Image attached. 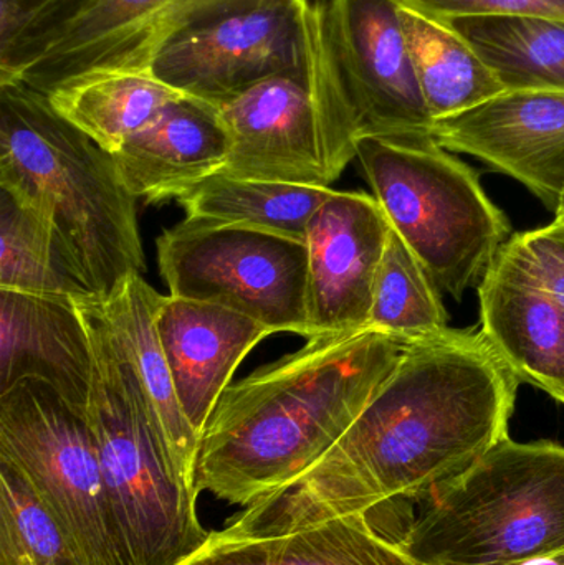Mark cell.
<instances>
[{
  "label": "cell",
  "mask_w": 564,
  "mask_h": 565,
  "mask_svg": "<svg viewBox=\"0 0 564 565\" xmlns=\"http://www.w3.org/2000/svg\"><path fill=\"white\" fill-rule=\"evenodd\" d=\"M520 384L480 328L413 342L340 441L247 508L297 523L430 497L510 437Z\"/></svg>",
  "instance_id": "cell-1"
},
{
  "label": "cell",
  "mask_w": 564,
  "mask_h": 565,
  "mask_svg": "<svg viewBox=\"0 0 564 565\" xmlns=\"http://www.w3.org/2000/svg\"><path fill=\"white\" fill-rule=\"evenodd\" d=\"M416 341L376 329L307 339L228 385L199 441L195 488L247 508L318 463Z\"/></svg>",
  "instance_id": "cell-2"
},
{
  "label": "cell",
  "mask_w": 564,
  "mask_h": 565,
  "mask_svg": "<svg viewBox=\"0 0 564 565\" xmlns=\"http://www.w3.org/2000/svg\"><path fill=\"white\" fill-rule=\"evenodd\" d=\"M0 188L45 218L93 298L145 271L136 199L115 158L22 82L0 85Z\"/></svg>",
  "instance_id": "cell-3"
},
{
  "label": "cell",
  "mask_w": 564,
  "mask_h": 565,
  "mask_svg": "<svg viewBox=\"0 0 564 565\" xmlns=\"http://www.w3.org/2000/svg\"><path fill=\"white\" fill-rule=\"evenodd\" d=\"M92 344L86 420L102 465L113 523L131 565H181L209 533L198 493L172 471L128 359L98 299H75Z\"/></svg>",
  "instance_id": "cell-4"
},
{
  "label": "cell",
  "mask_w": 564,
  "mask_h": 565,
  "mask_svg": "<svg viewBox=\"0 0 564 565\" xmlns=\"http://www.w3.org/2000/svg\"><path fill=\"white\" fill-rule=\"evenodd\" d=\"M426 565H520L564 550V447L503 438L430 494L400 541Z\"/></svg>",
  "instance_id": "cell-5"
},
{
  "label": "cell",
  "mask_w": 564,
  "mask_h": 565,
  "mask_svg": "<svg viewBox=\"0 0 564 565\" xmlns=\"http://www.w3.org/2000/svg\"><path fill=\"white\" fill-rule=\"evenodd\" d=\"M357 158L374 199L440 292L462 299L512 238L476 169L433 136L358 139Z\"/></svg>",
  "instance_id": "cell-6"
},
{
  "label": "cell",
  "mask_w": 564,
  "mask_h": 565,
  "mask_svg": "<svg viewBox=\"0 0 564 565\" xmlns=\"http://www.w3.org/2000/svg\"><path fill=\"white\" fill-rule=\"evenodd\" d=\"M232 148L221 174L331 188L357 158V118L328 35L324 0H313L300 65L221 106Z\"/></svg>",
  "instance_id": "cell-7"
},
{
  "label": "cell",
  "mask_w": 564,
  "mask_h": 565,
  "mask_svg": "<svg viewBox=\"0 0 564 565\" xmlns=\"http://www.w3.org/2000/svg\"><path fill=\"white\" fill-rule=\"evenodd\" d=\"M0 463L30 484L82 565H131L113 523L86 414L25 379L0 394Z\"/></svg>",
  "instance_id": "cell-8"
},
{
  "label": "cell",
  "mask_w": 564,
  "mask_h": 565,
  "mask_svg": "<svg viewBox=\"0 0 564 565\" xmlns=\"http://www.w3.org/2000/svg\"><path fill=\"white\" fill-rule=\"evenodd\" d=\"M169 296L214 302L277 332L311 338L305 238L189 218L156 241Z\"/></svg>",
  "instance_id": "cell-9"
},
{
  "label": "cell",
  "mask_w": 564,
  "mask_h": 565,
  "mask_svg": "<svg viewBox=\"0 0 564 565\" xmlns=\"http://www.w3.org/2000/svg\"><path fill=\"white\" fill-rule=\"evenodd\" d=\"M313 0H258L169 43L152 62L159 82L224 106L300 65Z\"/></svg>",
  "instance_id": "cell-10"
},
{
  "label": "cell",
  "mask_w": 564,
  "mask_h": 565,
  "mask_svg": "<svg viewBox=\"0 0 564 565\" xmlns=\"http://www.w3.org/2000/svg\"><path fill=\"white\" fill-rule=\"evenodd\" d=\"M324 12L360 138L430 135L400 0H324Z\"/></svg>",
  "instance_id": "cell-11"
},
{
  "label": "cell",
  "mask_w": 564,
  "mask_h": 565,
  "mask_svg": "<svg viewBox=\"0 0 564 565\" xmlns=\"http://www.w3.org/2000/svg\"><path fill=\"white\" fill-rule=\"evenodd\" d=\"M258 0H95L20 82L42 93L106 73H149L179 36Z\"/></svg>",
  "instance_id": "cell-12"
},
{
  "label": "cell",
  "mask_w": 564,
  "mask_h": 565,
  "mask_svg": "<svg viewBox=\"0 0 564 565\" xmlns=\"http://www.w3.org/2000/svg\"><path fill=\"white\" fill-rule=\"evenodd\" d=\"M430 136L447 151L487 162L522 182L550 211L564 194V93L507 89L489 102L436 119Z\"/></svg>",
  "instance_id": "cell-13"
},
{
  "label": "cell",
  "mask_w": 564,
  "mask_h": 565,
  "mask_svg": "<svg viewBox=\"0 0 564 565\" xmlns=\"http://www.w3.org/2000/svg\"><path fill=\"white\" fill-rule=\"evenodd\" d=\"M390 232L380 202L364 192L333 191L311 215L305 232L311 338L370 329Z\"/></svg>",
  "instance_id": "cell-14"
},
{
  "label": "cell",
  "mask_w": 564,
  "mask_h": 565,
  "mask_svg": "<svg viewBox=\"0 0 564 565\" xmlns=\"http://www.w3.org/2000/svg\"><path fill=\"white\" fill-rule=\"evenodd\" d=\"M181 565H426L381 536L368 514L284 521L251 508L209 533Z\"/></svg>",
  "instance_id": "cell-15"
},
{
  "label": "cell",
  "mask_w": 564,
  "mask_h": 565,
  "mask_svg": "<svg viewBox=\"0 0 564 565\" xmlns=\"http://www.w3.org/2000/svg\"><path fill=\"white\" fill-rule=\"evenodd\" d=\"M156 329L182 412L199 437L248 352L275 334L242 312L214 302L162 296Z\"/></svg>",
  "instance_id": "cell-16"
},
{
  "label": "cell",
  "mask_w": 564,
  "mask_h": 565,
  "mask_svg": "<svg viewBox=\"0 0 564 565\" xmlns=\"http://www.w3.org/2000/svg\"><path fill=\"white\" fill-rule=\"evenodd\" d=\"M93 354L75 299L0 289V394L25 379L86 414Z\"/></svg>",
  "instance_id": "cell-17"
},
{
  "label": "cell",
  "mask_w": 564,
  "mask_h": 565,
  "mask_svg": "<svg viewBox=\"0 0 564 565\" xmlns=\"http://www.w3.org/2000/svg\"><path fill=\"white\" fill-rule=\"evenodd\" d=\"M232 139L221 109L181 95L113 154L119 178L135 199L181 198L222 171Z\"/></svg>",
  "instance_id": "cell-18"
},
{
  "label": "cell",
  "mask_w": 564,
  "mask_h": 565,
  "mask_svg": "<svg viewBox=\"0 0 564 565\" xmlns=\"http://www.w3.org/2000/svg\"><path fill=\"white\" fill-rule=\"evenodd\" d=\"M477 288L480 331L497 354L564 405V308L500 255Z\"/></svg>",
  "instance_id": "cell-19"
},
{
  "label": "cell",
  "mask_w": 564,
  "mask_h": 565,
  "mask_svg": "<svg viewBox=\"0 0 564 565\" xmlns=\"http://www.w3.org/2000/svg\"><path fill=\"white\" fill-rule=\"evenodd\" d=\"M161 298L162 295L141 275H135L108 299L98 301L113 335L131 365L172 471L185 488L199 494L195 471L201 437L182 412L174 379L159 341L156 311Z\"/></svg>",
  "instance_id": "cell-20"
},
{
  "label": "cell",
  "mask_w": 564,
  "mask_h": 565,
  "mask_svg": "<svg viewBox=\"0 0 564 565\" xmlns=\"http://www.w3.org/2000/svg\"><path fill=\"white\" fill-rule=\"evenodd\" d=\"M401 17L417 82L433 121L476 108L507 92L499 75L449 20L404 3H401Z\"/></svg>",
  "instance_id": "cell-21"
},
{
  "label": "cell",
  "mask_w": 564,
  "mask_h": 565,
  "mask_svg": "<svg viewBox=\"0 0 564 565\" xmlns=\"http://www.w3.org/2000/svg\"><path fill=\"white\" fill-rule=\"evenodd\" d=\"M182 93L151 73H106L46 93L63 119L115 154Z\"/></svg>",
  "instance_id": "cell-22"
},
{
  "label": "cell",
  "mask_w": 564,
  "mask_h": 565,
  "mask_svg": "<svg viewBox=\"0 0 564 565\" xmlns=\"http://www.w3.org/2000/svg\"><path fill=\"white\" fill-rule=\"evenodd\" d=\"M507 89L564 93V20L462 17L449 20Z\"/></svg>",
  "instance_id": "cell-23"
},
{
  "label": "cell",
  "mask_w": 564,
  "mask_h": 565,
  "mask_svg": "<svg viewBox=\"0 0 564 565\" xmlns=\"http://www.w3.org/2000/svg\"><path fill=\"white\" fill-rule=\"evenodd\" d=\"M333 191L217 172L178 198V202L189 218L251 225L305 238L311 215Z\"/></svg>",
  "instance_id": "cell-24"
},
{
  "label": "cell",
  "mask_w": 564,
  "mask_h": 565,
  "mask_svg": "<svg viewBox=\"0 0 564 565\" xmlns=\"http://www.w3.org/2000/svg\"><path fill=\"white\" fill-rule=\"evenodd\" d=\"M0 289L49 298H93L45 218L3 188H0Z\"/></svg>",
  "instance_id": "cell-25"
},
{
  "label": "cell",
  "mask_w": 564,
  "mask_h": 565,
  "mask_svg": "<svg viewBox=\"0 0 564 565\" xmlns=\"http://www.w3.org/2000/svg\"><path fill=\"white\" fill-rule=\"evenodd\" d=\"M437 288L416 255L391 228L374 282L370 329L409 341L449 331V316Z\"/></svg>",
  "instance_id": "cell-26"
},
{
  "label": "cell",
  "mask_w": 564,
  "mask_h": 565,
  "mask_svg": "<svg viewBox=\"0 0 564 565\" xmlns=\"http://www.w3.org/2000/svg\"><path fill=\"white\" fill-rule=\"evenodd\" d=\"M0 565H82L58 523L13 468L0 463Z\"/></svg>",
  "instance_id": "cell-27"
},
{
  "label": "cell",
  "mask_w": 564,
  "mask_h": 565,
  "mask_svg": "<svg viewBox=\"0 0 564 565\" xmlns=\"http://www.w3.org/2000/svg\"><path fill=\"white\" fill-rule=\"evenodd\" d=\"M95 0H0V85L22 79Z\"/></svg>",
  "instance_id": "cell-28"
},
{
  "label": "cell",
  "mask_w": 564,
  "mask_h": 565,
  "mask_svg": "<svg viewBox=\"0 0 564 565\" xmlns=\"http://www.w3.org/2000/svg\"><path fill=\"white\" fill-rule=\"evenodd\" d=\"M499 255L564 308V224L562 222L555 221L545 227L512 235Z\"/></svg>",
  "instance_id": "cell-29"
},
{
  "label": "cell",
  "mask_w": 564,
  "mask_h": 565,
  "mask_svg": "<svg viewBox=\"0 0 564 565\" xmlns=\"http://www.w3.org/2000/svg\"><path fill=\"white\" fill-rule=\"evenodd\" d=\"M437 19L550 17L564 20V0H400Z\"/></svg>",
  "instance_id": "cell-30"
},
{
  "label": "cell",
  "mask_w": 564,
  "mask_h": 565,
  "mask_svg": "<svg viewBox=\"0 0 564 565\" xmlns=\"http://www.w3.org/2000/svg\"><path fill=\"white\" fill-rule=\"evenodd\" d=\"M520 565H564V550L546 554V556L536 557V559Z\"/></svg>",
  "instance_id": "cell-31"
},
{
  "label": "cell",
  "mask_w": 564,
  "mask_h": 565,
  "mask_svg": "<svg viewBox=\"0 0 564 565\" xmlns=\"http://www.w3.org/2000/svg\"><path fill=\"white\" fill-rule=\"evenodd\" d=\"M555 221L562 222V224H564V194L562 202H560L558 211H556Z\"/></svg>",
  "instance_id": "cell-32"
}]
</instances>
